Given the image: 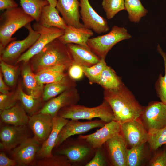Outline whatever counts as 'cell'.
I'll return each mask as SVG.
<instances>
[{
	"label": "cell",
	"mask_w": 166,
	"mask_h": 166,
	"mask_svg": "<svg viewBox=\"0 0 166 166\" xmlns=\"http://www.w3.org/2000/svg\"><path fill=\"white\" fill-rule=\"evenodd\" d=\"M0 115L2 122L15 126L28 124L29 117L22 106L18 104L9 109L0 111Z\"/></svg>",
	"instance_id": "23"
},
{
	"label": "cell",
	"mask_w": 166,
	"mask_h": 166,
	"mask_svg": "<svg viewBox=\"0 0 166 166\" xmlns=\"http://www.w3.org/2000/svg\"><path fill=\"white\" fill-rule=\"evenodd\" d=\"M102 6L108 19L113 18L120 11L125 10L124 0H102Z\"/></svg>",
	"instance_id": "36"
},
{
	"label": "cell",
	"mask_w": 166,
	"mask_h": 166,
	"mask_svg": "<svg viewBox=\"0 0 166 166\" xmlns=\"http://www.w3.org/2000/svg\"><path fill=\"white\" fill-rule=\"evenodd\" d=\"M34 20L21 7L6 10L0 17V53L10 43L16 39L12 37L15 32Z\"/></svg>",
	"instance_id": "3"
},
{
	"label": "cell",
	"mask_w": 166,
	"mask_h": 166,
	"mask_svg": "<svg viewBox=\"0 0 166 166\" xmlns=\"http://www.w3.org/2000/svg\"><path fill=\"white\" fill-rule=\"evenodd\" d=\"M59 12L56 7H52L49 4L46 5L42 10L38 22L46 27H54L65 30L68 25L60 16Z\"/></svg>",
	"instance_id": "24"
},
{
	"label": "cell",
	"mask_w": 166,
	"mask_h": 166,
	"mask_svg": "<svg viewBox=\"0 0 166 166\" xmlns=\"http://www.w3.org/2000/svg\"><path fill=\"white\" fill-rule=\"evenodd\" d=\"M79 7L78 0H57L56 6L67 25L77 27H84L80 22Z\"/></svg>",
	"instance_id": "20"
},
{
	"label": "cell",
	"mask_w": 166,
	"mask_h": 166,
	"mask_svg": "<svg viewBox=\"0 0 166 166\" xmlns=\"http://www.w3.org/2000/svg\"><path fill=\"white\" fill-rule=\"evenodd\" d=\"M0 65L6 83L10 86H13L17 76V69L2 60H1Z\"/></svg>",
	"instance_id": "38"
},
{
	"label": "cell",
	"mask_w": 166,
	"mask_h": 166,
	"mask_svg": "<svg viewBox=\"0 0 166 166\" xmlns=\"http://www.w3.org/2000/svg\"><path fill=\"white\" fill-rule=\"evenodd\" d=\"M120 132L130 148L147 143L148 131L140 119L121 124Z\"/></svg>",
	"instance_id": "15"
},
{
	"label": "cell",
	"mask_w": 166,
	"mask_h": 166,
	"mask_svg": "<svg viewBox=\"0 0 166 166\" xmlns=\"http://www.w3.org/2000/svg\"><path fill=\"white\" fill-rule=\"evenodd\" d=\"M105 123L101 120L86 122H81L78 120H70L61 131L55 148H57L72 136L83 134L97 128H101Z\"/></svg>",
	"instance_id": "13"
},
{
	"label": "cell",
	"mask_w": 166,
	"mask_h": 166,
	"mask_svg": "<svg viewBox=\"0 0 166 166\" xmlns=\"http://www.w3.org/2000/svg\"><path fill=\"white\" fill-rule=\"evenodd\" d=\"M150 166H166V152L164 149L157 152L149 160Z\"/></svg>",
	"instance_id": "41"
},
{
	"label": "cell",
	"mask_w": 166,
	"mask_h": 166,
	"mask_svg": "<svg viewBox=\"0 0 166 166\" xmlns=\"http://www.w3.org/2000/svg\"><path fill=\"white\" fill-rule=\"evenodd\" d=\"M20 5L24 11L38 22L43 8L49 5L47 0H19Z\"/></svg>",
	"instance_id": "31"
},
{
	"label": "cell",
	"mask_w": 166,
	"mask_h": 166,
	"mask_svg": "<svg viewBox=\"0 0 166 166\" xmlns=\"http://www.w3.org/2000/svg\"><path fill=\"white\" fill-rule=\"evenodd\" d=\"M30 60L33 69L37 72L56 65H70L73 62L67 45L58 38L49 43Z\"/></svg>",
	"instance_id": "2"
},
{
	"label": "cell",
	"mask_w": 166,
	"mask_h": 166,
	"mask_svg": "<svg viewBox=\"0 0 166 166\" xmlns=\"http://www.w3.org/2000/svg\"><path fill=\"white\" fill-rule=\"evenodd\" d=\"M0 92L2 94H9L8 88L3 81L1 73L0 74Z\"/></svg>",
	"instance_id": "45"
},
{
	"label": "cell",
	"mask_w": 166,
	"mask_h": 166,
	"mask_svg": "<svg viewBox=\"0 0 166 166\" xmlns=\"http://www.w3.org/2000/svg\"><path fill=\"white\" fill-rule=\"evenodd\" d=\"M76 86L75 81L66 76L61 80L46 84L43 93L42 99L47 101L53 98L65 91Z\"/></svg>",
	"instance_id": "26"
},
{
	"label": "cell",
	"mask_w": 166,
	"mask_h": 166,
	"mask_svg": "<svg viewBox=\"0 0 166 166\" xmlns=\"http://www.w3.org/2000/svg\"><path fill=\"white\" fill-rule=\"evenodd\" d=\"M93 35L92 30L85 27H77L68 25L64 33L58 38L65 45L73 43L89 48L87 45V41Z\"/></svg>",
	"instance_id": "21"
},
{
	"label": "cell",
	"mask_w": 166,
	"mask_h": 166,
	"mask_svg": "<svg viewBox=\"0 0 166 166\" xmlns=\"http://www.w3.org/2000/svg\"><path fill=\"white\" fill-rule=\"evenodd\" d=\"M57 114L70 120H91L94 118H99L105 123L115 120L113 112L109 104L105 100L99 105L93 107L73 105L61 109Z\"/></svg>",
	"instance_id": "4"
},
{
	"label": "cell",
	"mask_w": 166,
	"mask_h": 166,
	"mask_svg": "<svg viewBox=\"0 0 166 166\" xmlns=\"http://www.w3.org/2000/svg\"><path fill=\"white\" fill-rule=\"evenodd\" d=\"M121 124L113 120L106 123L95 132L87 135H79L78 138L86 142L94 149L103 146L108 140L121 132Z\"/></svg>",
	"instance_id": "12"
},
{
	"label": "cell",
	"mask_w": 166,
	"mask_h": 166,
	"mask_svg": "<svg viewBox=\"0 0 166 166\" xmlns=\"http://www.w3.org/2000/svg\"><path fill=\"white\" fill-rule=\"evenodd\" d=\"M33 165L38 166H71L72 165L65 156L57 154L46 158L40 159Z\"/></svg>",
	"instance_id": "37"
},
{
	"label": "cell",
	"mask_w": 166,
	"mask_h": 166,
	"mask_svg": "<svg viewBox=\"0 0 166 166\" xmlns=\"http://www.w3.org/2000/svg\"><path fill=\"white\" fill-rule=\"evenodd\" d=\"M41 145L34 137H29L14 148L12 155L17 166L33 165Z\"/></svg>",
	"instance_id": "11"
},
{
	"label": "cell",
	"mask_w": 166,
	"mask_h": 166,
	"mask_svg": "<svg viewBox=\"0 0 166 166\" xmlns=\"http://www.w3.org/2000/svg\"><path fill=\"white\" fill-rule=\"evenodd\" d=\"M164 145V149L166 151V144H165Z\"/></svg>",
	"instance_id": "47"
},
{
	"label": "cell",
	"mask_w": 166,
	"mask_h": 166,
	"mask_svg": "<svg viewBox=\"0 0 166 166\" xmlns=\"http://www.w3.org/2000/svg\"><path fill=\"white\" fill-rule=\"evenodd\" d=\"M104 100L110 106L115 120L120 124L140 119L144 107L123 83L114 89H104Z\"/></svg>",
	"instance_id": "1"
},
{
	"label": "cell",
	"mask_w": 166,
	"mask_h": 166,
	"mask_svg": "<svg viewBox=\"0 0 166 166\" xmlns=\"http://www.w3.org/2000/svg\"><path fill=\"white\" fill-rule=\"evenodd\" d=\"M105 59L101 58L99 62L90 67L81 66L90 84L98 83L102 73L107 65Z\"/></svg>",
	"instance_id": "34"
},
{
	"label": "cell",
	"mask_w": 166,
	"mask_h": 166,
	"mask_svg": "<svg viewBox=\"0 0 166 166\" xmlns=\"http://www.w3.org/2000/svg\"><path fill=\"white\" fill-rule=\"evenodd\" d=\"M29 137L26 125L2 126L0 131V148L6 150L13 149Z\"/></svg>",
	"instance_id": "17"
},
{
	"label": "cell",
	"mask_w": 166,
	"mask_h": 166,
	"mask_svg": "<svg viewBox=\"0 0 166 166\" xmlns=\"http://www.w3.org/2000/svg\"><path fill=\"white\" fill-rule=\"evenodd\" d=\"M52 7H56L57 0H47Z\"/></svg>",
	"instance_id": "46"
},
{
	"label": "cell",
	"mask_w": 166,
	"mask_h": 166,
	"mask_svg": "<svg viewBox=\"0 0 166 166\" xmlns=\"http://www.w3.org/2000/svg\"><path fill=\"white\" fill-rule=\"evenodd\" d=\"M95 151L86 142L78 138L61 146L56 153L65 156L72 165H85L93 158Z\"/></svg>",
	"instance_id": "6"
},
{
	"label": "cell",
	"mask_w": 166,
	"mask_h": 166,
	"mask_svg": "<svg viewBox=\"0 0 166 166\" xmlns=\"http://www.w3.org/2000/svg\"><path fill=\"white\" fill-rule=\"evenodd\" d=\"M140 119L147 130L166 127V105L152 101L144 107Z\"/></svg>",
	"instance_id": "8"
},
{
	"label": "cell",
	"mask_w": 166,
	"mask_h": 166,
	"mask_svg": "<svg viewBox=\"0 0 166 166\" xmlns=\"http://www.w3.org/2000/svg\"><path fill=\"white\" fill-rule=\"evenodd\" d=\"M80 7L81 18L85 27L98 34L109 30L106 19L94 10L89 0H80Z\"/></svg>",
	"instance_id": "10"
},
{
	"label": "cell",
	"mask_w": 166,
	"mask_h": 166,
	"mask_svg": "<svg viewBox=\"0 0 166 166\" xmlns=\"http://www.w3.org/2000/svg\"><path fill=\"white\" fill-rule=\"evenodd\" d=\"M18 6L14 0H0V10L16 7Z\"/></svg>",
	"instance_id": "44"
},
{
	"label": "cell",
	"mask_w": 166,
	"mask_h": 166,
	"mask_svg": "<svg viewBox=\"0 0 166 166\" xmlns=\"http://www.w3.org/2000/svg\"><path fill=\"white\" fill-rule=\"evenodd\" d=\"M25 27L28 31V36L23 40L14 41L10 43L0 53L1 60L6 62L17 60L37 40L40 34L33 28L30 23Z\"/></svg>",
	"instance_id": "9"
},
{
	"label": "cell",
	"mask_w": 166,
	"mask_h": 166,
	"mask_svg": "<svg viewBox=\"0 0 166 166\" xmlns=\"http://www.w3.org/2000/svg\"><path fill=\"white\" fill-rule=\"evenodd\" d=\"M131 37L124 27L114 26L107 34L89 38L87 45L89 49L100 58H105L114 45L121 41L129 39Z\"/></svg>",
	"instance_id": "5"
},
{
	"label": "cell",
	"mask_w": 166,
	"mask_h": 166,
	"mask_svg": "<svg viewBox=\"0 0 166 166\" xmlns=\"http://www.w3.org/2000/svg\"><path fill=\"white\" fill-rule=\"evenodd\" d=\"M17 166V164L14 160L8 157L4 152H0V166Z\"/></svg>",
	"instance_id": "43"
},
{
	"label": "cell",
	"mask_w": 166,
	"mask_h": 166,
	"mask_svg": "<svg viewBox=\"0 0 166 166\" xmlns=\"http://www.w3.org/2000/svg\"><path fill=\"white\" fill-rule=\"evenodd\" d=\"M22 76L27 94L36 98L40 99L43 92V85L37 80L35 75L33 73L29 66H26L24 67Z\"/></svg>",
	"instance_id": "27"
},
{
	"label": "cell",
	"mask_w": 166,
	"mask_h": 166,
	"mask_svg": "<svg viewBox=\"0 0 166 166\" xmlns=\"http://www.w3.org/2000/svg\"><path fill=\"white\" fill-rule=\"evenodd\" d=\"M108 162L102 147L95 149V154L85 166H106Z\"/></svg>",
	"instance_id": "39"
},
{
	"label": "cell",
	"mask_w": 166,
	"mask_h": 166,
	"mask_svg": "<svg viewBox=\"0 0 166 166\" xmlns=\"http://www.w3.org/2000/svg\"><path fill=\"white\" fill-rule=\"evenodd\" d=\"M53 117L38 112L29 116L28 124L35 140L41 145L46 140L53 128Z\"/></svg>",
	"instance_id": "18"
},
{
	"label": "cell",
	"mask_w": 166,
	"mask_h": 166,
	"mask_svg": "<svg viewBox=\"0 0 166 166\" xmlns=\"http://www.w3.org/2000/svg\"><path fill=\"white\" fill-rule=\"evenodd\" d=\"M123 83L115 71L107 65L103 71L97 84L104 89L111 90L119 88Z\"/></svg>",
	"instance_id": "28"
},
{
	"label": "cell",
	"mask_w": 166,
	"mask_h": 166,
	"mask_svg": "<svg viewBox=\"0 0 166 166\" xmlns=\"http://www.w3.org/2000/svg\"><path fill=\"white\" fill-rule=\"evenodd\" d=\"M157 50L163 57L164 67L165 74L160 73L155 84V89L158 97L161 101L166 105V53L158 44Z\"/></svg>",
	"instance_id": "35"
},
{
	"label": "cell",
	"mask_w": 166,
	"mask_h": 166,
	"mask_svg": "<svg viewBox=\"0 0 166 166\" xmlns=\"http://www.w3.org/2000/svg\"><path fill=\"white\" fill-rule=\"evenodd\" d=\"M73 61L81 66L90 67L97 63L101 58L89 48L79 45H66Z\"/></svg>",
	"instance_id": "22"
},
{
	"label": "cell",
	"mask_w": 166,
	"mask_h": 166,
	"mask_svg": "<svg viewBox=\"0 0 166 166\" xmlns=\"http://www.w3.org/2000/svg\"><path fill=\"white\" fill-rule=\"evenodd\" d=\"M68 74L69 77L75 81L80 80L84 75L81 66L73 61L69 68Z\"/></svg>",
	"instance_id": "42"
},
{
	"label": "cell",
	"mask_w": 166,
	"mask_h": 166,
	"mask_svg": "<svg viewBox=\"0 0 166 166\" xmlns=\"http://www.w3.org/2000/svg\"><path fill=\"white\" fill-rule=\"evenodd\" d=\"M69 66L60 65L51 66L37 72L36 77L38 82L43 85L59 81L66 76L65 71Z\"/></svg>",
	"instance_id": "25"
},
{
	"label": "cell",
	"mask_w": 166,
	"mask_h": 166,
	"mask_svg": "<svg viewBox=\"0 0 166 166\" xmlns=\"http://www.w3.org/2000/svg\"><path fill=\"white\" fill-rule=\"evenodd\" d=\"M146 143L128 148L127 166H139L142 164L147 157Z\"/></svg>",
	"instance_id": "32"
},
{
	"label": "cell",
	"mask_w": 166,
	"mask_h": 166,
	"mask_svg": "<svg viewBox=\"0 0 166 166\" xmlns=\"http://www.w3.org/2000/svg\"><path fill=\"white\" fill-rule=\"evenodd\" d=\"M32 27L40 34V36L35 43L18 58L16 63L27 62L49 43L61 36L65 31L64 30L56 27L44 26L37 22L33 24Z\"/></svg>",
	"instance_id": "7"
},
{
	"label": "cell",
	"mask_w": 166,
	"mask_h": 166,
	"mask_svg": "<svg viewBox=\"0 0 166 166\" xmlns=\"http://www.w3.org/2000/svg\"><path fill=\"white\" fill-rule=\"evenodd\" d=\"M125 10L128 14L129 21L138 23L145 16L148 10L142 5L140 0H124Z\"/></svg>",
	"instance_id": "30"
},
{
	"label": "cell",
	"mask_w": 166,
	"mask_h": 166,
	"mask_svg": "<svg viewBox=\"0 0 166 166\" xmlns=\"http://www.w3.org/2000/svg\"><path fill=\"white\" fill-rule=\"evenodd\" d=\"M18 100L15 94L1 93L0 95V110L2 111L9 109L16 104Z\"/></svg>",
	"instance_id": "40"
},
{
	"label": "cell",
	"mask_w": 166,
	"mask_h": 166,
	"mask_svg": "<svg viewBox=\"0 0 166 166\" xmlns=\"http://www.w3.org/2000/svg\"><path fill=\"white\" fill-rule=\"evenodd\" d=\"M69 120L58 114L53 117L52 131L46 140L42 144L38 152L36 157L39 159L48 158L52 156V151L60 132Z\"/></svg>",
	"instance_id": "19"
},
{
	"label": "cell",
	"mask_w": 166,
	"mask_h": 166,
	"mask_svg": "<svg viewBox=\"0 0 166 166\" xmlns=\"http://www.w3.org/2000/svg\"><path fill=\"white\" fill-rule=\"evenodd\" d=\"M147 143H148L151 151L154 152L166 144V127L148 131Z\"/></svg>",
	"instance_id": "33"
},
{
	"label": "cell",
	"mask_w": 166,
	"mask_h": 166,
	"mask_svg": "<svg viewBox=\"0 0 166 166\" xmlns=\"http://www.w3.org/2000/svg\"><path fill=\"white\" fill-rule=\"evenodd\" d=\"M111 164L114 166H127L128 148L121 132L104 144Z\"/></svg>",
	"instance_id": "16"
},
{
	"label": "cell",
	"mask_w": 166,
	"mask_h": 166,
	"mask_svg": "<svg viewBox=\"0 0 166 166\" xmlns=\"http://www.w3.org/2000/svg\"><path fill=\"white\" fill-rule=\"evenodd\" d=\"M15 96L17 99L20 101L21 105L29 116L38 112L41 103L40 99L25 93L20 88L18 89Z\"/></svg>",
	"instance_id": "29"
},
{
	"label": "cell",
	"mask_w": 166,
	"mask_h": 166,
	"mask_svg": "<svg viewBox=\"0 0 166 166\" xmlns=\"http://www.w3.org/2000/svg\"><path fill=\"white\" fill-rule=\"evenodd\" d=\"M80 100L76 87L69 89L48 101L38 112L48 114L53 117L61 109L77 104Z\"/></svg>",
	"instance_id": "14"
}]
</instances>
